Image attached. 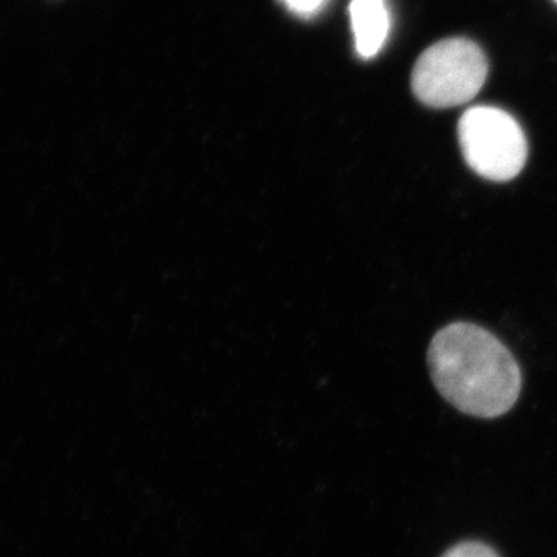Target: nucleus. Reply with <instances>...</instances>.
Returning a JSON list of instances; mask_svg holds the SVG:
<instances>
[{
  "label": "nucleus",
  "instance_id": "1",
  "mask_svg": "<svg viewBox=\"0 0 557 557\" xmlns=\"http://www.w3.org/2000/svg\"><path fill=\"white\" fill-rule=\"evenodd\" d=\"M428 364L440 395L467 416H505L522 391L515 355L480 325L454 322L440 330L429 346Z\"/></svg>",
  "mask_w": 557,
  "mask_h": 557
},
{
  "label": "nucleus",
  "instance_id": "2",
  "mask_svg": "<svg viewBox=\"0 0 557 557\" xmlns=\"http://www.w3.org/2000/svg\"><path fill=\"white\" fill-rule=\"evenodd\" d=\"M486 54L463 38L440 40L429 47L412 70V91L421 104L449 109L467 104L485 86Z\"/></svg>",
  "mask_w": 557,
  "mask_h": 557
},
{
  "label": "nucleus",
  "instance_id": "3",
  "mask_svg": "<svg viewBox=\"0 0 557 557\" xmlns=\"http://www.w3.org/2000/svg\"><path fill=\"white\" fill-rule=\"evenodd\" d=\"M457 132L461 156L479 177L511 182L525 168L528 139L511 113L493 106H475L461 115Z\"/></svg>",
  "mask_w": 557,
  "mask_h": 557
},
{
  "label": "nucleus",
  "instance_id": "4",
  "mask_svg": "<svg viewBox=\"0 0 557 557\" xmlns=\"http://www.w3.org/2000/svg\"><path fill=\"white\" fill-rule=\"evenodd\" d=\"M348 11L358 57L372 60L386 46L391 32L387 0H351Z\"/></svg>",
  "mask_w": 557,
  "mask_h": 557
},
{
  "label": "nucleus",
  "instance_id": "5",
  "mask_svg": "<svg viewBox=\"0 0 557 557\" xmlns=\"http://www.w3.org/2000/svg\"><path fill=\"white\" fill-rule=\"evenodd\" d=\"M289 13L300 20H313L324 11L330 0H281Z\"/></svg>",
  "mask_w": 557,
  "mask_h": 557
},
{
  "label": "nucleus",
  "instance_id": "6",
  "mask_svg": "<svg viewBox=\"0 0 557 557\" xmlns=\"http://www.w3.org/2000/svg\"><path fill=\"white\" fill-rule=\"evenodd\" d=\"M442 557H500L490 545L483 542H461L454 545Z\"/></svg>",
  "mask_w": 557,
  "mask_h": 557
},
{
  "label": "nucleus",
  "instance_id": "7",
  "mask_svg": "<svg viewBox=\"0 0 557 557\" xmlns=\"http://www.w3.org/2000/svg\"><path fill=\"white\" fill-rule=\"evenodd\" d=\"M556 2H557V0H556Z\"/></svg>",
  "mask_w": 557,
  "mask_h": 557
}]
</instances>
